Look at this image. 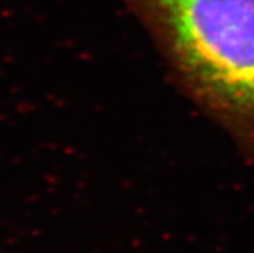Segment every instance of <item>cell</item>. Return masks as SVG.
<instances>
[{
  "label": "cell",
  "instance_id": "cell-1",
  "mask_svg": "<svg viewBox=\"0 0 254 253\" xmlns=\"http://www.w3.org/2000/svg\"><path fill=\"white\" fill-rule=\"evenodd\" d=\"M192 93L254 136V0H137Z\"/></svg>",
  "mask_w": 254,
  "mask_h": 253
}]
</instances>
